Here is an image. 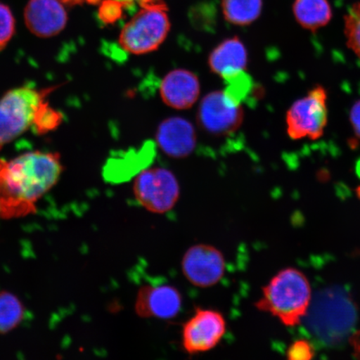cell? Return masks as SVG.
Returning <instances> with one entry per match:
<instances>
[{"instance_id": "cell-1", "label": "cell", "mask_w": 360, "mask_h": 360, "mask_svg": "<svg viewBox=\"0 0 360 360\" xmlns=\"http://www.w3.org/2000/svg\"><path fill=\"white\" fill-rule=\"evenodd\" d=\"M63 169L57 153L33 151L10 160L0 159V219L34 214L38 202L56 186Z\"/></svg>"}, {"instance_id": "cell-2", "label": "cell", "mask_w": 360, "mask_h": 360, "mask_svg": "<svg viewBox=\"0 0 360 360\" xmlns=\"http://www.w3.org/2000/svg\"><path fill=\"white\" fill-rule=\"evenodd\" d=\"M312 301L311 288L302 272L289 268L278 273L266 286L256 308L271 314L283 325L294 327L303 321Z\"/></svg>"}, {"instance_id": "cell-3", "label": "cell", "mask_w": 360, "mask_h": 360, "mask_svg": "<svg viewBox=\"0 0 360 360\" xmlns=\"http://www.w3.org/2000/svg\"><path fill=\"white\" fill-rule=\"evenodd\" d=\"M355 317L354 304L347 295L328 290L311 301L304 319H307L309 328L315 336L326 343L336 344L352 330Z\"/></svg>"}, {"instance_id": "cell-4", "label": "cell", "mask_w": 360, "mask_h": 360, "mask_svg": "<svg viewBox=\"0 0 360 360\" xmlns=\"http://www.w3.org/2000/svg\"><path fill=\"white\" fill-rule=\"evenodd\" d=\"M170 26L167 6L162 0H155L141 6L124 26L119 44L130 55H147L164 44Z\"/></svg>"}, {"instance_id": "cell-5", "label": "cell", "mask_w": 360, "mask_h": 360, "mask_svg": "<svg viewBox=\"0 0 360 360\" xmlns=\"http://www.w3.org/2000/svg\"><path fill=\"white\" fill-rule=\"evenodd\" d=\"M55 89L21 87L4 94L0 100V150L33 127L39 108Z\"/></svg>"}, {"instance_id": "cell-6", "label": "cell", "mask_w": 360, "mask_h": 360, "mask_svg": "<svg viewBox=\"0 0 360 360\" xmlns=\"http://www.w3.org/2000/svg\"><path fill=\"white\" fill-rule=\"evenodd\" d=\"M133 193L143 209L162 214L169 212L177 205L180 186L172 171L163 167L146 168L134 178Z\"/></svg>"}, {"instance_id": "cell-7", "label": "cell", "mask_w": 360, "mask_h": 360, "mask_svg": "<svg viewBox=\"0 0 360 360\" xmlns=\"http://www.w3.org/2000/svg\"><path fill=\"white\" fill-rule=\"evenodd\" d=\"M287 134L294 141L321 138L328 124L327 93L322 86L292 103L286 116Z\"/></svg>"}, {"instance_id": "cell-8", "label": "cell", "mask_w": 360, "mask_h": 360, "mask_svg": "<svg viewBox=\"0 0 360 360\" xmlns=\"http://www.w3.org/2000/svg\"><path fill=\"white\" fill-rule=\"evenodd\" d=\"M227 330L222 313L211 309H197L182 328V348L188 354L209 352L217 347Z\"/></svg>"}, {"instance_id": "cell-9", "label": "cell", "mask_w": 360, "mask_h": 360, "mask_svg": "<svg viewBox=\"0 0 360 360\" xmlns=\"http://www.w3.org/2000/svg\"><path fill=\"white\" fill-rule=\"evenodd\" d=\"M244 110L225 94L224 90L210 92L202 98L197 121L205 132L226 136L237 131L244 121Z\"/></svg>"}, {"instance_id": "cell-10", "label": "cell", "mask_w": 360, "mask_h": 360, "mask_svg": "<svg viewBox=\"0 0 360 360\" xmlns=\"http://www.w3.org/2000/svg\"><path fill=\"white\" fill-rule=\"evenodd\" d=\"M181 269L192 285L207 289L221 281L226 270V261L218 248L199 244L191 246L184 255Z\"/></svg>"}, {"instance_id": "cell-11", "label": "cell", "mask_w": 360, "mask_h": 360, "mask_svg": "<svg viewBox=\"0 0 360 360\" xmlns=\"http://www.w3.org/2000/svg\"><path fill=\"white\" fill-rule=\"evenodd\" d=\"M183 299L176 288L169 285H146L137 292L134 311L143 319L169 321L177 316Z\"/></svg>"}, {"instance_id": "cell-12", "label": "cell", "mask_w": 360, "mask_h": 360, "mask_svg": "<svg viewBox=\"0 0 360 360\" xmlns=\"http://www.w3.org/2000/svg\"><path fill=\"white\" fill-rule=\"evenodd\" d=\"M155 139L158 147L173 159H184L195 151L197 134L190 120L179 116L169 117L158 126Z\"/></svg>"}, {"instance_id": "cell-13", "label": "cell", "mask_w": 360, "mask_h": 360, "mask_svg": "<svg viewBox=\"0 0 360 360\" xmlns=\"http://www.w3.org/2000/svg\"><path fill=\"white\" fill-rule=\"evenodd\" d=\"M201 87L200 79L192 71L176 69L169 72L162 79L160 96L165 105L176 110L191 109L199 101Z\"/></svg>"}, {"instance_id": "cell-14", "label": "cell", "mask_w": 360, "mask_h": 360, "mask_svg": "<svg viewBox=\"0 0 360 360\" xmlns=\"http://www.w3.org/2000/svg\"><path fill=\"white\" fill-rule=\"evenodd\" d=\"M25 20L31 33L49 38L65 28L68 15L62 0H30L25 10Z\"/></svg>"}, {"instance_id": "cell-15", "label": "cell", "mask_w": 360, "mask_h": 360, "mask_svg": "<svg viewBox=\"0 0 360 360\" xmlns=\"http://www.w3.org/2000/svg\"><path fill=\"white\" fill-rule=\"evenodd\" d=\"M247 65L245 45L237 37L224 39L211 51L208 58L210 71L223 79L238 72L245 71Z\"/></svg>"}, {"instance_id": "cell-16", "label": "cell", "mask_w": 360, "mask_h": 360, "mask_svg": "<svg viewBox=\"0 0 360 360\" xmlns=\"http://www.w3.org/2000/svg\"><path fill=\"white\" fill-rule=\"evenodd\" d=\"M292 10L297 22L310 31L325 27L332 19L328 0H295Z\"/></svg>"}, {"instance_id": "cell-17", "label": "cell", "mask_w": 360, "mask_h": 360, "mask_svg": "<svg viewBox=\"0 0 360 360\" xmlns=\"http://www.w3.org/2000/svg\"><path fill=\"white\" fill-rule=\"evenodd\" d=\"M262 0H222L225 20L237 26L250 25L260 16Z\"/></svg>"}, {"instance_id": "cell-18", "label": "cell", "mask_w": 360, "mask_h": 360, "mask_svg": "<svg viewBox=\"0 0 360 360\" xmlns=\"http://www.w3.org/2000/svg\"><path fill=\"white\" fill-rule=\"evenodd\" d=\"M26 309L22 301L11 292H0V335L15 330L24 321Z\"/></svg>"}, {"instance_id": "cell-19", "label": "cell", "mask_w": 360, "mask_h": 360, "mask_svg": "<svg viewBox=\"0 0 360 360\" xmlns=\"http://www.w3.org/2000/svg\"><path fill=\"white\" fill-rule=\"evenodd\" d=\"M224 79L226 83V87L224 89L225 94L233 103L242 105L253 87V80L250 76L245 71H241Z\"/></svg>"}, {"instance_id": "cell-20", "label": "cell", "mask_w": 360, "mask_h": 360, "mask_svg": "<svg viewBox=\"0 0 360 360\" xmlns=\"http://www.w3.org/2000/svg\"><path fill=\"white\" fill-rule=\"evenodd\" d=\"M345 33L348 47L360 60V3L351 7L345 16Z\"/></svg>"}, {"instance_id": "cell-21", "label": "cell", "mask_w": 360, "mask_h": 360, "mask_svg": "<svg viewBox=\"0 0 360 360\" xmlns=\"http://www.w3.org/2000/svg\"><path fill=\"white\" fill-rule=\"evenodd\" d=\"M61 121L60 112L53 110L45 101L36 112L33 127L38 134H46L58 127Z\"/></svg>"}, {"instance_id": "cell-22", "label": "cell", "mask_w": 360, "mask_h": 360, "mask_svg": "<svg viewBox=\"0 0 360 360\" xmlns=\"http://www.w3.org/2000/svg\"><path fill=\"white\" fill-rule=\"evenodd\" d=\"M15 20L11 8L0 4V51L7 46L15 34Z\"/></svg>"}, {"instance_id": "cell-23", "label": "cell", "mask_w": 360, "mask_h": 360, "mask_svg": "<svg viewBox=\"0 0 360 360\" xmlns=\"http://www.w3.org/2000/svg\"><path fill=\"white\" fill-rule=\"evenodd\" d=\"M124 8L123 4L116 0H105L101 6L98 15L105 24H114L122 17Z\"/></svg>"}, {"instance_id": "cell-24", "label": "cell", "mask_w": 360, "mask_h": 360, "mask_svg": "<svg viewBox=\"0 0 360 360\" xmlns=\"http://www.w3.org/2000/svg\"><path fill=\"white\" fill-rule=\"evenodd\" d=\"M288 358L292 360H309L314 357V349L307 340H297L288 349Z\"/></svg>"}, {"instance_id": "cell-25", "label": "cell", "mask_w": 360, "mask_h": 360, "mask_svg": "<svg viewBox=\"0 0 360 360\" xmlns=\"http://www.w3.org/2000/svg\"><path fill=\"white\" fill-rule=\"evenodd\" d=\"M349 120L355 135L360 139V100L355 102L351 109Z\"/></svg>"}, {"instance_id": "cell-26", "label": "cell", "mask_w": 360, "mask_h": 360, "mask_svg": "<svg viewBox=\"0 0 360 360\" xmlns=\"http://www.w3.org/2000/svg\"><path fill=\"white\" fill-rule=\"evenodd\" d=\"M116 1L122 4L125 8L134 6V4H139L141 7L148 3L155 1V0H116Z\"/></svg>"}, {"instance_id": "cell-27", "label": "cell", "mask_w": 360, "mask_h": 360, "mask_svg": "<svg viewBox=\"0 0 360 360\" xmlns=\"http://www.w3.org/2000/svg\"><path fill=\"white\" fill-rule=\"evenodd\" d=\"M351 342H352L355 354L360 357V331L353 335Z\"/></svg>"}]
</instances>
